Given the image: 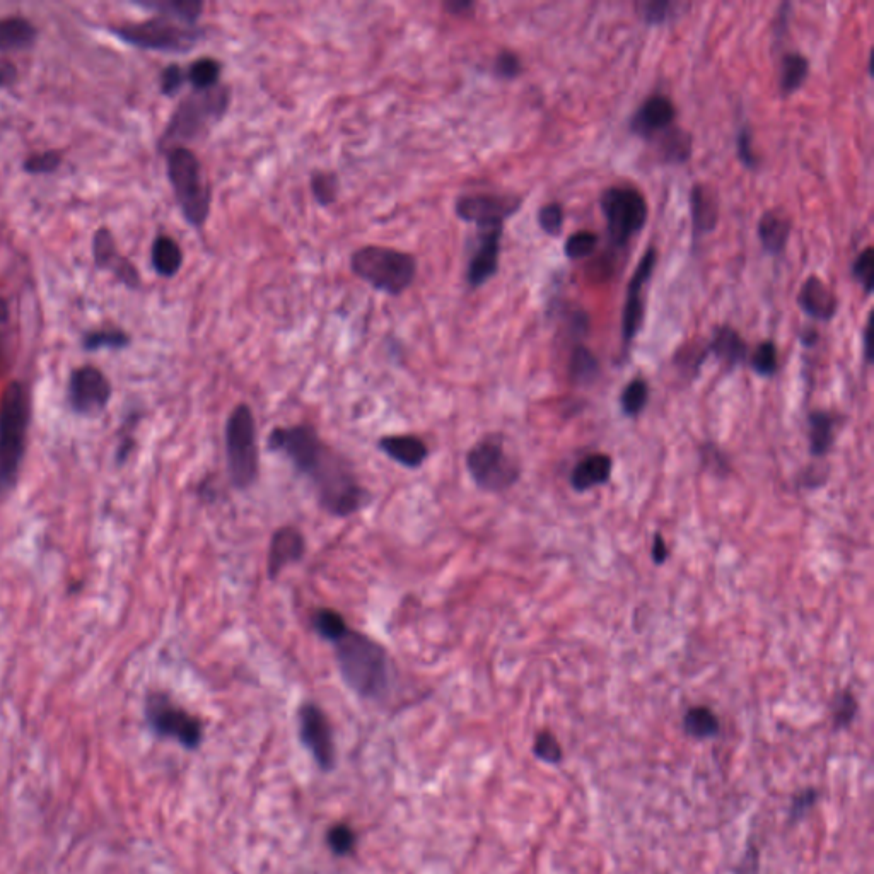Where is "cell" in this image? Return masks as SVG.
<instances>
[{
    "instance_id": "cell-32",
    "label": "cell",
    "mask_w": 874,
    "mask_h": 874,
    "mask_svg": "<svg viewBox=\"0 0 874 874\" xmlns=\"http://www.w3.org/2000/svg\"><path fill=\"white\" fill-rule=\"evenodd\" d=\"M569 376L572 383L581 386L595 383L600 376V361L588 347L577 345L576 349L572 350L569 359Z\"/></svg>"
},
{
    "instance_id": "cell-9",
    "label": "cell",
    "mask_w": 874,
    "mask_h": 874,
    "mask_svg": "<svg viewBox=\"0 0 874 874\" xmlns=\"http://www.w3.org/2000/svg\"><path fill=\"white\" fill-rule=\"evenodd\" d=\"M111 33L132 47L169 53L190 52L204 35L197 26H187L161 14L142 23L113 26Z\"/></svg>"
},
{
    "instance_id": "cell-41",
    "label": "cell",
    "mask_w": 874,
    "mask_h": 874,
    "mask_svg": "<svg viewBox=\"0 0 874 874\" xmlns=\"http://www.w3.org/2000/svg\"><path fill=\"white\" fill-rule=\"evenodd\" d=\"M338 190H340V185H338L337 175L327 173V171H316L311 175V192H313L316 202L323 207H328L337 200Z\"/></svg>"
},
{
    "instance_id": "cell-15",
    "label": "cell",
    "mask_w": 874,
    "mask_h": 874,
    "mask_svg": "<svg viewBox=\"0 0 874 874\" xmlns=\"http://www.w3.org/2000/svg\"><path fill=\"white\" fill-rule=\"evenodd\" d=\"M658 262L656 250H647L642 255L641 262L637 265L636 272L627 286V298H625L624 315H622V337L624 344H632V340L641 332L642 320H644V301L642 291L646 287L647 280L651 279L654 267Z\"/></svg>"
},
{
    "instance_id": "cell-3",
    "label": "cell",
    "mask_w": 874,
    "mask_h": 874,
    "mask_svg": "<svg viewBox=\"0 0 874 874\" xmlns=\"http://www.w3.org/2000/svg\"><path fill=\"white\" fill-rule=\"evenodd\" d=\"M30 424V391L21 381H11L0 397V496L18 482Z\"/></svg>"
},
{
    "instance_id": "cell-38",
    "label": "cell",
    "mask_w": 874,
    "mask_h": 874,
    "mask_svg": "<svg viewBox=\"0 0 874 874\" xmlns=\"http://www.w3.org/2000/svg\"><path fill=\"white\" fill-rule=\"evenodd\" d=\"M647 400H649V385H647L646 379H632L620 395V407L627 417L636 419L644 412Z\"/></svg>"
},
{
    "instance_id": "cell-34",
    "label": "cell",
    "mask_w": 874,
    "mask_h": 874,
    "mask_svg": "<svg viewBox=\"0 0 874 874\" xmlns=\"http://www.w3.org/2000/svg\"><path fill=\"white\" fill-rule=\"evenodd\" d=\"M311 627L321 641L330 644L335 637L340 636L349 627V624L342 613L328 608V606H323V608H316L315 612L311 613Z\"/></svg>"
},
{
    "instance_id": "cell-42",
    "label": "cell",
    "mask_w": 874,
    "mask_h": 874,
    "mask_svg": "<svg viewBox=\"0 0 874 874\" xmlns=\"http://www.w3.org/2000/svg\"><path fill=\"white\" fill-rule=\"evenodd\" d=\"M859 704L856 697L849 690H844L840 694L835 695L832 700V719H834L835 729H845L851 726L852 721L856 719Z\"/></svg>"
},
{
    "instance_id": "cell-18",
    "label": "cell",
    "mask_w": 874,
    "mask_h": 874,
    "mask_svg": "<svg viewBox=\"0 0 874 874\" xmlns=\"http://www.w3.org/2000/svg\"><path fill=\"white\" fill-rule=\"evenodd\" d=\"M675 118L676 108L673 101L663 94H654L630 118V130L642 139H653L656 134H663L671 129Z\"/></svg>"
},
{
    "instance_id": "cell-33",
    "label": "cell",
    "mask_w": 874,
    "mask_h": 874,
    "mask_svg": "<svg viewBox=\"0 0 874 874\" xmlns=\"http://www.w3.org/2000/svg\"><path fill=\"white\" fill-rule=\"evenodd\" d=\"M692 135L682 129H668L659 140V152L666 163H687L692 156Z\"/></svg>"
},
{
    "instance_id": "cell-45",
    "label": "cell",
    "mask_w": 874,
    "mask_h": 874,
    "mask_svg": "<svg viewBox=\"0 0 874 874\" xmlns=\"http://www.w3.org/2000/svg\"><path fill=\"white\" fill-rule=\"evenodd\" d=\"M62 164V154L59 151H45L31 154L23 164L24 171L30 175H52Z\"/></svg>"
},
{
    "instance_id": "cell-8",
    "label": "cell",
    "mask_w": 874,
    "mask_h": 874,
    "mask_svg": "<svg viewBox=\"0 0 874 874\" xmlns=\"http://www.w3.org/2000/svg\"><path fill=\"white\" fill-rule=\"evenodd\" d=\"M467 470L473 484L489 494L513 489L521 478V465L506 449L501 432L485 434L468 449Z\"/></svg>"
},
{
    "instance_id": "cell-2",
    "label": "cell",
    "mask_w": 874,
    "mask_h": 874,
    "mask_svg": "<svg viewBox=\"0 0 874 874\" xmlns=\"http://www.w3.org/2000/svg\"><path fill=\"white\" fill-rule=\"evenodd\" d=\"M330 644L340 678L352 694L371 702L388 697L391 687L390 654L381 642L349 625Z\"/></svg>"
},
{
    "instance_id": "cell-4",
    "label": "cell",
    "mask_w": 874,
    "mask_h": 874,
    "mask_svg": "<svg viewBox=\"0 0 874 874\" xmlns=\"http://www.w3.org/2000/svg\"><path fill=\"white\" fill-rule=\"evenodd\" d=\"M224 449L231 484L236 490H248L260 475V448L255 414L248 403H238L224 426Z\"/></svg>"
},
{
    "instance_id": "cell-5",
    "label": "cell",
    "mask_w": 874,
    "mask_h": 874,
    "mask_svg": "<svg viewBox=\"0 0 874 874\" xmlns=\"http://www.w3.org/2000/svg\"><path fill=\"white\" fill-rule=\"evenodd\" d=\"M231 103V91L226 84L216 88L195 91L181 101L175 115L169 120L168 129L161 139V147L175 149L180 142H190L209 130L212 123L219 122ZM166 151V152H168Z\"/></svg>"
},
{
    "instance_id": "cell-27",
    "label": "cell",
    "mask_w": 874,
    "mask_h": 874,
    "mask_svg": "<svg viewBox=\"0 0 874 874\" xmlns=\"http://www.w3.org/2000/svg\"><path fill=\"white\" fill-rule=\"evenodd\" d=\"M140 7L158 12L161 16L175 19L178 23L195 26L199 21L205 4L202 0H146L137 2Z\"/></svg>"
},
{
    "instance_id": "cell-40",
    "label": "cell",
    "mask_w": 874,
    "mask_h": 874,
    "mask_svg": "<svg viewBox=\"0 0 874 874\" xmlns=\"http://www.w3.org/2000/svg\"><path fill=\"white\" fill-rule=\"evenodd\" d=\"M750 366L758 376H764V378L774 376L779 369V354H777L774 342L767 340V342L758 345L750 357Z\"/></svg>"
},
{
    "instance_id": "cell-51",
    "label": "cell",
    "mask_w": 874,
    "mask_h": 874,
    "mask_svg": "<svg viewBox=\"0 0 874 874\" xmlns=\"http://www.w3.org/2000/svg\"><path fill=\"white\" fill-rule=\"evenodd\" d=\"M818 798L820 794L816 789H806L803 793H799L791 805V820H801L816 805Z\"/></svg>"
},
{
    "instance_id": "cell-30",
    "label": "cell",
    "mask_w": 874,
    "mask_h": 874,
    "mask_svg": "<svg viewBox=\"0 0 874 874\" xmlns=\"http://www.w3.org/2000/svg\"><path fill=\"white\" fill-rule=\"evenodd\" d=\"M810 74V60L805 55L793 52L786 53L781 60V76H779V88L784 96L798 91Z\"/></svg>"
},
{
    "instance_id": "cell-1",
    "label": "cell",
    "mask_w": 874,
    "mask_h": 874,
    "mask_svg": "<svg viewBox=\"0 0 874 874\" xmlns=\"http://www.w3.org/2000/svg\"><path fill=\"white\" fill-rule=\"evenodd\" d=\"M267 444L308 480L318 506L333 518H350L373 501L352 463L311 424L274 427Z\"/></svg>"
},
{
    "instance_id": "cell-21",
    "label": "cell",
    "mask_w": 874,
    "mask_h": 874,
    "mask_svg": "<svg viewBox=\"0 0 874 874\" xmlns=\"http://www.w3.org/2000/svg\"><path fill=\"white\" fill-rule=\"evenodd\" d=\"M798 304L805 315L818 321H830L839 311L835 292L816 275H811L803 282L799 289Z\"/></svg>"
},
{
    "instance_id": "cell-48",
    "label": "cell",
    "mask_w": 874,
    "mask_h": 874,
    "mask_svg": "<svg viewBox=\"0 0 874 874\" xmlns=\"http://www.w3.org/2000/svg\"><path fill=\"white\" fill-rule=\"evenodd\" d=\"M521 69H523L521 59H519L516 53L511 52V50H502V52L497 55L496 60H494V72H496V76L501 77V79H506V81L516 79V77L521 74Z\"/></svg>"
},
{
    "instance_id": "cell-19",
    "label": "cell",
    "mask_w": 874,
    "mask_h": 874,
    "mask_svg": "<svg viewBox=\"0 0 874 874\" xmlns=\"http://www.w3.org/2000/svg\"><path fill=\"white\" fill-rule=\"evenodd\" d=\"M93 257L98 269L110 270L125 286L130 289L140 286L139 270L135 269L129 258L120 255L115 238L108 229H100L94 233Z\"/></svg>"
},
{
    "instance_id": "cell-54",
    "label": "cell",
    "mask_w": 874,
    "mask_h": 874,
    "mask_svg": "<svg viewBox=\"0 0 874 874\" xmlns=\"http://www.w3.org/2000/svg\"><path fill=\"white\" fill-rule=\"evenodd\" d=\"M446 7H448V11L451 12V14H455V16H470L473 9H475V4H473V2H468V0H453V2H448Z\"/></svg>"
},
{
    "instance_id": "cell-57",
    "label": "cell",
    "mask_w": 874,
    "mask_h": 874,
    "mask_svg": "<svg viewBox=\"0 0 874 874\" xmlns=\"http://www.w3.org/2000/svg\"><path fill=\"white\" fill-rule=\"evenodd\" d=\"M801 340H803V344L811 347V345H815L816 342H818V333H816L815 330H806V332L803 333Z\"/></svg>"
},
{
    "instance_id": "cell-43",
    "label": "cell",
    "mask_w": 874,
    "mask_h": 874,
    "mask_svg": "<svg viewBox=\"0 0 874 874\" xmlns=\"http://www.w3.org/2000/svg\"><path fill=\"white\" fill-rule=\"evenodd\" d=\"M533 755L542 760L545 764L559 765L564 758L562 746H560L557 736L550 729H542L535 736V745H533Z\"/></svg>"
},
{
    "instance_id": "cell-50",
    "label": "cell",
    "mask_w": 874,
    "mask_h": 874,
    "mask_svg": "<svg viewBox=\"0 0 874 874\" xmlns=\"http://www.w3.org/2000/svg\"><path fill=\"white\" fill-rule=\"evenodd\" d=\"M736 149H738V159H740L745 168H757L758 158L755 156V151H753L752 130H750V127H743L738 132Z\"/></svg>"
},
{
    "instance_id": "cell-16",
    "label": "cell",
    "mask_w": 874,
    "mask_h": 874,
    "mask_svg": "<svg viewBox=\"0 0 874 874\" xmlns=\"http://www.w3.org/2000/svg\"><path fill=\"white\" fill-rule=\"evenodd\" d=\"M478 229V246L473 251L467 269L468 286L472 289L484 286L499 270L501 239L504 226Z\"/></svg>"
},
{
    "instance_id": "cell-13",
    "label": "cell",
    "mask_w": 874,
    "mask_h": 874,
    "mask_svg": "<svg viewBox=\"0 0 874 874\" xmlns=\"http://www.w3.org/2000/svg\"><path fill=\"white\" fill-rule=\"evenodd\" d=\"M110 398V379L106 378L100 368L81 366L70 374L67 402L76 414H100L108 407Z\"/></svg>"
},
{
    "instance_id": "cell-53",
    "label": "cell",
    "mask_w": 874,
    "mask_h": 874,
    "mask_svg": "<svg viewBox=\"0 0 874 874\" xmlns=\"http://www.w3.org/2000/svg\"><path fill=\"white\" fill-rule=\"evenodd\" d=\"M16 77H18L16 65L9 62V60L0 59V88H6V86L14 84Z\"/></svg>"
},
{
    "instance_id": "cell-10",
    "label": "cell",
    "mask_w": 874,
    "mask_h": 874,
    "mask_svg": "<svg viewBox=\"0 0 874 874\" xmlns=\"http://www.w3.org/2000/svg\"><path fill=\"white\" fill-rule=\"evenodd\" d=\"M144 714L149 728L158 738L176 741L188 752H195L202 746L204 721L176 704L168 694L151 692L147 695Z\"/></svg>"
},
{
    "instance_id": "cell-31",
    "label": "cell",
    "mask_w": 874,
    "mask_h": 874,
    "mask_svg": "<svg viewBox=\"0 0 874 874\" xmlns=\"http://www.w3.org/2000/svg\"><path fill=\"white\" fill-rule=\"evenodd\" d=\"M683 731L695 740H709L721 733V723L709 707H692L683 717Z\"/></svg>"
},
{
    "instance_id": "cell-52",
    "label": "cell",
    "mask_w": 874,
    "mask_h": 874,
    "mask_svg": "<svg viewBox=\"0 0 874 874\" xmlns=\"http://www.w3.org/2000/svg\"><path fill=\"white\" fill-rule=\"evenodd\" d=\"M651 557L656 566H663L668 557H670V548L666 545L665 538L661 533H656L653 538V547H651Z\"/></svg>"
},
{
    "instance_id": "cell-35",
    "label": "cell",
    "mask_w": 874,
    "mask_h": 874,
    "mask_svg": "<svg viewBox=\"0 0 874 874\" xmlns=\"http://www.w3.org/2000/svg\"><path fill=\"white\" fill-rule=\"evenodd\" d=\"M222 64L212 57H202L188 67L187 79L195 91L216 88L221 79Z\"/></svg>"
},
{
    "instance_id": "cell-55",
    "label": "cell",
    "mask_w": 874,
    "mask_h": 874,
    "mask_svg": "<svg viewBox=\"0 0 874 874\" xmlns=\"http://www.w3.org/2000/svg\"><path fill=\"white\" fill-rule=\"evenodd\" d=\"M869 344H871V325H866L863 332V349H864V359L868 364L873 362V357H871V350H869Z\"/></svg>"
},
{
    "instance_id": "cell-7",
    "label": "cell",
    "mask_w": 874,
    "mask_h": 874,
    "mask_svg": "<svg viewBox=\"0 0 874 874\" xmlns=\"http://www.w3.org/2000/svg\"><path fill=\"white\" fill-rule=\"evenodd\" d=\"M166 158L169 183L183 216L193 228H202L209 219L212 192L199 158L183 146L169 149Z\"/></svg>"
},
{
    "instance_id": "cell-46",
    "label": "cell",
    "mask_w": 874,
    "mask_h": 874,
    "mask_svg": "<svg viewBox=\"0 0 874 874\" xmlns=\"http://www.w3.org/2000/svg\"><path fill=\"white\" fill-rule=\"evenodd\" d=\"M874 257L873 248L868 246L866 250L857 255L856 262L852 265V277L861 286L864 294L873 292Z\"/></svg>"
},
{
    "instance_id": "cell-37",
    "label": "cell",
    "mask_w": 874,
    "mask_h": 874,
    "mask_svg": "<svg viewBox=\"0 0 874 874\" xmlns=\"http://www.w3.org/2000/svg\"><path fill=\"white\" fill-rule=\"evenodd\" d=\"M129 345V333L118 330V328L93 330V332H88L82 337V347L89 350V352L101 349H125Z\"/></svg>"
},
{
    "instance_id": "cell-23",
    "label": "cell",
    "mask_w": 874,
    "mask_h": 874,
    "mask_svg": "<svg viewBox=\"0 0 874 874\" xmlns=\"http://www.w3.org/2000/svg\"><path fill=\"white\" fill-rule=\"evenodd\" d=\"M791 231H793V221L779 209L767 210L758 222V239L764 250L772 257H777L786 250Z\"/></svg>"
},
{
    "instance_id": "cell-39",
    "label": "cell",
    "mask_w": 874,
    "mask_h": 874,
    "mask_svg": "<svg viewBox=\"0 0 874 874\" xmlns=\"http://www.w3.org/2000/svg\"><path fill=\"white\" fill-rule=\"evenodd\" d=\"M637 14L639 18L646 24L658 26V24H666L678 14V9L682 4L676 2H668V0H644L637 2Z\"/></svg>"
},
{
    "instance_id": "cell-26",
    "label": "cell",
    "mask_w": 874,
    "mask_h": 874,
    "mask_svg": "<svg viewBox=\"0 0 874 874\" xmlns=\"http://www.w3.org/2000/svg\"><path fill=\"white\" fill-rule=\"evenodd\" d=\"M690 212H692L695 236L712 233L716 229L719 222V204L716 195L709 188L704 185H695L692 188Z\"/></svg>"
},
{
    "instance_id": "cell-29",
    "label": "cell",
    "mask_w": 874,
    "mask_h": 874,
    "mask_svg": "<svg viewBox=\"0 0 874 874\" xmlns=\"http://www.w3.org/2000/svg\"><path fill=\"white\" fill-rule=\"evenodd\" d=\"M808 439H810V453L815 458H823L828 451L834 446V415L823 412V410H815L808 415Z\"/></svg>"
},
{
    "instance_id": "cell-36",
    "label": "cell",
    "mask_w": 874,
    "mask_h": 874,
    "mask_svg": "<svg viewBox=\"0 0 874 874\" xmlns=\"http://www.w3.org/2000/svg\"><path fill=\"white\" fill-rule=\"evenodd\" d=\"M325 842H327V847L333 856L347 857L356 851L359 837L350 823L335 822L332 827L328 828Z\"/></svg>"
},
{
    "instance_id": "cell-6",
    "label": "cell",
    "mask_w": 874,
    "mask_h": 874,
    "mask_svg": "<svg viewBox=\"0 0 874 874\" xmlns=\"http://www.w3.org/2000/svg\"><path fill=\"white\" fill-rule=\"evenodd\" d=\"M350 269L373 289L390 296H400L417 277L412 255L385 246H362L350 258Z\"/></svg>"
},
{
    "instance_id": "cell-24",
    "label": "cell",
    "mask_w": 874,
    "mask_h": 874,
    "mask_svg": "<svg viewBox=\"0 0 874 874\" xmlns=\"http://www.w3.org/2000/svg\"><path fill=\"white\" fill-rule=\"evenodd\" d=\"M706 354L717 357L728 368H735L748 359V345L735 328L719 327L712 335Z\"/></svg>"
},
{
    "instance_id": "cell-20",
    "label": "cell",
    "mask_w": 874,
    "mask_h": 874,
    "mask_svg": "<svg viewBox=\"0 0 874 874\" xmlns=\"http://www.w3.org/2000/svg\"><path fill=\"white\" fill-rule=\"evenodd\" d=\"M378 449L407 470H419L429 460V446L417 434H388L379 439Z\"/></svg>"
},
{
    "instance_id": "cell-49",
    "label": "cell",
    "mask_w": 874,
    "mask_h": 874,
    "mask_svg": "<svg viewBox=\"0 0 874 874\" xmlns=\"http://www.w3.org/2000/svg\"><path fill=\"white\" fill-rule=\"evenodd\" d=\"M185 81H187V72H183L180 65H168L161 74V91L166 96H175L183 88Z\"/></svg>"
},
{
    "instance_id": "cell-12",
    "label": "cell",
    "mask_w": 874,
    "mask_h": 874,
    "mask_svg": "<svg viewBox=\"0 0 874 874\" xmlns=\"http://www.w3.org/2000/svg\"><path fill=\"white\" fill-rule=\"evenodd\" d=\"M298 735L304 750L311 755L321 772H332L337 765V745L333 726L316 702L306 700L298 707Z\"/></svg>"
},
{
    "instance_id": "cell-22",
    "label": "cell",
    "mask_w": 874,
    "mask_h": 874,
    "mask_svg": "<svg viewBox=\"0 0 874 874\" xmlns=\"http://www.w3.org/2000/svg\"><path fill=\"white\" fill-rule=\"evenodd\" d=\"M612 456L605 453L589 455L579 461L571 472L569 482L576 492H588V490L605 485L612 477Z\"/></svg>"
},
{
    "instance_id": "cell-28",
    "label": "cell",
    "mask_w": 874,
    "mask_h": 874,
    "mask_svg": "<svg viewBox=\"0 0 874 874\" xmlns=\"http://www.w3.org/2000/svg\"><path fill=\"white\" fill-rule=\"evenodd\" d=\"M152 267L163 277H175L183 265V251L175 239L161 234L154 239L151 250Z\"/></svg>"
},
{
    "instance_id": "cell-17",
    "label": "cell",
    "mask_w": 874,
    "mask_h": 874,
    "mask_svg": "<svg viewBox=\"0 0 874 874\" xmlns=\"http://www.w3.org/2000/svg\"><path fill=\"white\" fill-rule=\"evenodd\" d=\"M306 555V537L298 526H280L270 538L267 555V574L270 581L286 571V567L299 564Z\"/></svg>"
},
{
    "instance_id": "cell-11",
    "label": "cell",
    "mask_w": 874,
    "mask_h": 874,
    "mask_svg": "<svg viewBox=\"0 0 874 874\" xmlns=\"http://www.w3.org/2000/svg\"><path fill=\"white\" fill-rule=\"evenodd\" d=\"M600 207L610 239L620 248L641 233L649 216L646 197L629 185L606 188L601 195Z\"/></svg>"
},
{
    "instance_id": "cell-47",
    "label": "cell",
    "mask_w": 874,
    "mask_h": 874,
    "mask_svg": "<svg viewBox=\"0 0 874 874\" xmlns=\"http://www.w3.org/2000/svg\"><path fill=\"white\" fill-rule=\"evenodd\" d=\"M538 226L548 236H559L562 233V228H564V209H562V205L557 204V202L543 205L542 209L538 210Z\"/></svg>"
},
{
    "instance_id": "cell-25",
    "label": "cell",
    "mask_w": 874,
    "mask_h": 874,
    "mask_svg": "<svg viewBox=\"0 0 874 874\" xmlns=\"http://www.w3.org/2000/svg\"><path fill=\"white\" fill-rule=\"evenodd\" d=\"M38 38V30L30 19L9 16L0 19V52H21L33 47Z\"/></svg>"
},
{
    "instance_id": "cell-14",
    "label": "cell",
    "mask_w": 874,
    "mask_h": 874,
    "mask_svg": "<svg viewBox=\"0 0 874 874\" xmlns=\"http://www.w3.org/2000/svg\"><path fill=\"white\" fill-rule=\"evenodd\" d=\"M523 200L514 195L473 193L456 200V214L461 221L473 222L477 228L504 226L509 217L521 209Z\"/></svg>"
},
{
    "instance_id": "cell-44",
    "label": "cell",
    "mask_w": 874,
    "mask_h": 874,
    "mask_svg": "<svg viewBox=\"0 0 874 874\" xmlns=\"http://www.w3.org/2000/svg\"><path fill=\"white\" fill-rule=\"evenodd\" d=\"M600 243L598 234L593 231H579V233L569 236L564 245V253L569 260H583V258L593 255L596 246Z\"/></svg>"
},
{
    "instance_id": "cell-56",
    "label": "cell",
    "mask_w": 874,
    "mask_h": 874,
    "mask_svg": "<svg viewBox=\"0 0 874 874\" xmlns=\"http://www.w3.org/2000/svg\"><path fill=\"white\" fill-rule=\"evenodd\" d=\"M9 316H11L9 303H7L6 299L0 298V323H7Z\"/></svg>"
}]
</instances>
